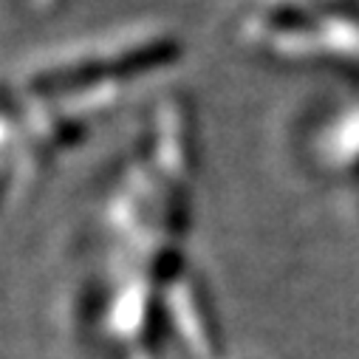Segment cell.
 <instances>
[{"instance_id": "obj_5", "label": "cell", "mask_w": 359, "mask_h": 359, "mask_svg": "<svg viewBox=\"0 0 359 359\" xmlns=\"http://www.w3.org/2000/svg\"><path fill=\"white\" fill-rule=\"evenodd\" d=\"M12 178H15V164H12V158H4L0 161V204H4V198L9 193Z\"/></svg>"}, {"instance_id": "obj_2", "label": "cell", "mask_w": 359, "mask_h": 359, "mask_svg": "<svg viewBox=\"0 0 359 359\" xmlns=\"http://www.w3.org/2000/svg\"><path fill=\"white\" fill-rule=\"evenodd\" d=\"M193 114L182 97H167L158 102L153 116V158L150 164L182 184L193 172Z\"/></svg>"}, {"instance_id": "obj_3", "label": "cell", "mask_w": 359, "mask_h": 359, "mask_svg": "<svg viewBox=\"0 0 359 359\" xmlns=\"http://www.w3.org/2000/svg\"><path fill=\"white\" fill-rule=\"evenodd\" d=\"M164 317L178 331V337L184 339V345L190 348L193 356H198V359H215L218 356V337L212 328L210 306L204 300L201 286L190 275L175 278L167 286Z\"/></svg>"}, {"instance_id": "obj_1", "label": "cell", "mask_w": 359, "mask_h": 359, "mask_svg": "<svg viewBox=\"0 0 359 359\" xmlns=\"http://www.w3.org/2000/svg\"><path fill=\"white\" fill-rule=\"evenodd\" d=\"M164 300L158 286L130 278L108 309V328L128 359H161Z\"/></svg>"}, {"instance_id": "obj_6", "label": "cell", "mask_w": 359, "mask_h": 359, "mask_svg": "<svg viewBox=\"0 0 359 359\" xmlns=\"http://www.w3.org/2000/svg\"><path fill=\"white\" fill-rule=\"evenodd\" d=\"M37 6H54V4H60V0H34Z\"/></svg>"}, {"instance_id": "obj_4", "label": "cell", "mask_w": 359, "mask_h": 359, "mask_svg": "<svg viewBox=\"0 0 359 359\" xmlns=\"http://www.w3.org/2000/svg\"><path fill=\"white\" fill-rule=\"evenodd\" d=\"M175 57H178V43L172 37H167V34H147V37H133V40L122 43L105 60H108L111 79L125 82V79L158 71L167 62H172Z\"/></svg>"}]
</instances>
